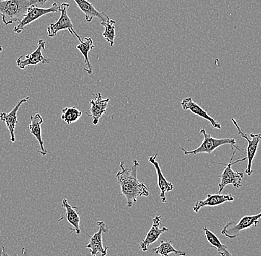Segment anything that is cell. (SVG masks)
I'll use <instances>...</instances> for the list:
<instances>
[{
	"instance_id": "6da1fadb",
	"label": "cell",
	"mask_w": 261,
	"mask_h": 256,
	"mask_svg": "<svg viewBox=\"0 0 261 256\" xmlns=\"http://www.w3.org/2000/svg\"><path fill=\"white\" fill-rule=\"evenodd\" d=\"M140 166L138 160L133 161L132 168L128 169L124 165V161L120 162V170L116 174L117 184L120 186L121 194L126 200L127 206L132 208L139 197H148L149 195L148 187L142 182H139L138 169Z\"/></svg>"
},
{
	"instance_id": "7a4b0ae2",
	"label": "cell",
	"mask_w": 261,
	"mask_h": 256,
	"mask_svg": "<svg viewBox=\"0 0 261 256\" xmlns=\"http://www.w3.org/2000/svg\"><path fill=\"white\" fill-rule=\"evenodd\" d=\"M48 0H0V15L3 24L10 26L22 20L33 6L44 4Z\"/></svg>"
},
{
	"instance_id": "3957f363",
	"label": "cell",
	"mask_w": 261,
	"mask_h": 256,
	"mask_svg": "<svg viewBox=\"0 0 261 256\" xmlns=\"http://www.w3.org/2000/svg\"><path fill=\"white\" fill-rule=\"evenodd\" d=\"M69 6L70 5L67 2H64L60 6H59V11H60L61 14H60V18H59L57 22L48 24V29H47L48 37H55L57 32L63 30H68L70 34L73 36V38H76V40L79 41L80 42H83V40H81L79 34H76V31H75L72 21L68 16L67 11H68Z\"/></svg>"
},
{
	"instance_id": "277c9868",
	"label": "cell",
	"mask_w": 261,
	"mask_h": 256,
	"mask_svg": "<svg viewBox=\"0 0 261 256\" xmlns=\"http://www.w3.org/2000/svg\"><path fill=\"white\" fill-rule=\"evenodd\" d=\"M200 134L203 135L204 138L201 145L193 150V151H187L185 148H182V151L185 155L199 154V153H212L217 148L223 145H231L233 148H237L236 140L234 138H215L207 133L206 130L202 128L200 131Z\"/></svg>"
},
{
	"instance_id": "5b68a950",
	"label": "cell",
	"mask_w": 261,
	"mask_h": 256,
	"mask_svg": "<svg viewBox=\"0 0 261 256\" xmlns=\"http://www.w3.org/2000/svg\"><path fill=\"white\" fill-rule=\"evenodd\" d=\"M234 149V148H231ZM237 151H246L243 148H234V151H233L232 156H231V159H230L229 162L227 165L225 167L224 170L222 173L221 176H220V182L218 184V194L221 193L223 190H224L225 187L228 184H231L233 187H236V189L240 188L242 185V180L244 179V173L238 172V171L233 170L232 169V160L234 158V155Z\"/></svg>"
},
{
	"instance_id": "8992f818",
	"label": "cell",
	"mask_w": 261,
	"mask_h": 256,
	"mask_svg": "<svg viewBox=\"0 0 261 256\" xmlns=\"http://www.w3.org/2000/svg\"><path fill=\"white\" fill-rule=\"evenodd\" d=\"M261 218V213L254 216H245L237 224L229 221L223 226L221 233L228 239H236L240 235L241 231L249 228L256 227Z\"/></svg>"
},
{
	"instance_id": "52a82bcc",
	"label": "cell",
	"mask_w": 261,
	"mask_h": 256,
	"mask_svg": "<svg viewBox=\"0 0 261 256\" xmlns=\"http://www.w3.org/2000/svg\"><path fill=\"white\" fill-rule=\"evenodd\" d=\"M231 121H232L234 126H236L237 130H238L240 136L245 138L246 141H247L248 145L246 149V158L248 160V164L245 173L247 174V176H252L253 173V160H254V157H255L256 153H257V149H258L259 144H260L261 141V133H258V134H254L253 133H251L249 136L252 138V139H249L248 135L240 128L239 125L237 123L236 120L234 118H231Z\"/></svg>"
},
{
	"instance_id": "ba28073f",
	"label": "cell",
	"mask_w": 261,
	"mask_h": 256,
	"mask_svg": "<svg viewBox=\"0 0 261 256\" xmlns=\"http://www.w3.org/2000/svg\"><path fill=\"white\" fill-rule=\"evenodd\" d=\"M57 11H59V6H57L56 3H54L52 6L48 8H40L37 7V6H33L29 8L22 20L14 27V32L16 34H21L23 32L24 27L29 25V24L35 22L36 20L40 19L42 16L46 15V14H52V13H56Z\"/></svg>"
},
{
	"instance_id": "9c48e42d",
	"label": "cell",
	"mask_w": 261,
	"mask_h": 256,
	"mask_svg": "<svg viewBox=\"0 0 261 256\" xmlns=\"http://www.w3.org/2000/svg\"><path fill=\"white\" fill-rule=\"evenodd\" d=\"M45 44L46 42L43 40H41V39L39 40L37 48L30 54L19 57L16 60V65L20 69H25L28 66H30V65H37L40 63L47 64V63H50V60L42 55V51L45 50Z\"/></svg>"
},
{
	"instance_id": "30bf717a",
	"label": "cell",
	"mask_w": 261,
	"mask_h": 256,
	"mask_svg": "<svg viewBox=\"0 0 261 256\" xmlns=\"http://www.w3.org/2000/svg\"><path fill=\"white\" fill-rule=\"evenodd\" d=\"M99 225V231L94 233L92 236H88L90 238L89 244L86 246V248L89 249L91 252V256H97L98 253L100 252L102 256L107 255L108 247H104L102 244V233L108 234V227L104 221H98Z\"/></svg>"
},
{
	"instance_id": "8fae6325",
	"label": "cell",
	"mask_w": 261,
	"mask_h": 256,
	"mask_svg": "<svg viewBox=\"0 0 261 256\" xmlns=\"http://www.w3.org/2000/svg\"><path fill=\"white\" fill-rule=\"evenodd\" d=\"M92 94L95 97V99L94 100L91 99L89 102L90 106H91V108H90L91 113H87L86 112H85V113L89 117H91L92 118L93 124L94 125H97L99 123L101 117L106 113L108 104H109L110 99L109 98L104 99V98H102L101 93H96V94Z\"/></svg>"
},
{
	"instance_id": "7c38bea8",
	"label": "cell",
	"mask_w": 261,
	"mask_h": 256,
	"mask_svg": "<svg viewBox=\"0 0 261 256\" xmlns=\"http://www.w3.org/2000/svg\"><path fill=\"white\" fill-rule=\"evenodd\" d=\"M161 220H162V216H156L153 218V224L151 229L147 233L146 238L144 239H142L141 243L140 244V249L143 252L148 251V247H149V245L156 242L163 233L169 231L167 227L160 228L161 224Z\"/></svg>"
},
{
	"instance_id": "4fadbf2b",
	"label": "cell",
	"mask_w": 261,
	"mask_h": 256,
	"mask_svg": "<svg viewBox=\"0 0 261 256\" xmlns=\"http://www.w3.org/2000/svg\"><path fill=\"white\" fill-rule=\"evenodd\" d=\"M29 97L21 99L15 107L10 112H0V120L6 123V127L9 130L10 136H11V143H15V128L18 122L17 112L20 109L21 106L24 103L29 102Z\"/></svg>"
},
{
	"instance_id": "5bb4252c",
	"label": "cell",
	"mask_w": 261,
	"mask_h": 256,
	"mask_svg": "<svg viewBox=\"0 0 261 256\" xmlns=\"http://www.w3.org/2000/svg\"><path fill=\"white\" fill-rule=\"evenodd\" d=\"M181 106L184 110H189L197 116V117H201V118L205 119V120H208V122H210L212 126L215 129H221V125L219 122H217L215 119L212 118L211 116L208 115V112L203 110L201 107L198 105L197 103H195L192 98L187 97L185 99H182V102H181Z\"/></svg>"
},
{
	"instance_id": "9a60e30c",
	"label": "cell",
	"mask_w": 261,
	"mask_h": 256,
	"mask_svg": "<svg viewBox=\"0 0 261 256\" xmlns=\"http://www.w3.org/2000/svg\"><path fill=\"white\" fill-rule=\"evenodd\" d=\"M156 156H158V153H156L154 156H150L148 161L152 164L154 166L155 169H156V176H158V185L160 190H161L160 198H161L162 203H166L167 200H166V193L172 191L174 190V185L171 182H168L165 176H163L159 164L156 161Z\"/></svg>"
},
{
	"instance_id": "2e32d148",
	"label": "cell",
	"mask_w": 261,
	"mask_h": 256,
	"mask_svg": "<svg viewBox=\"0 0 261 256\" xmlns=\"http://www.w3.org/2000/svg\"><path fill=\"white\" fill-rule=\"evenodd\" d=\"M234 200V197L231 194H215L211 195L208 194L207 198L205 200L197 201L193 207L194 212L198 213L200 209L205 208V207H215L218 205H223L225 202H233Z\"/></svg>"
},
{
	"instance_id": "e0dca14e",
	"label": "cell",
	"mask_w": 261,
	"mask_h": 256,
	"mask_svg": "<svg viewBox=\"0 0 261 256\" xmlns=\"http://www.w3.org/2000/svg\"><path fill=\"white\" fill-rule=\"evenodd\" d=\"M78 7L83 14H85V20L87 22H91L94 18H98L102 22H106L110 18L105 12H99L94 7L92 3L89 0H74Z\"/></svg>"
},
{
	"instance_id": "ac0fdd59",
	"label": "cell",
	"mask_w": 261,
	"mask_h": 256,
	"mask_svg": "<svg viewBox=\"0 0 261 256\" xmlns=\"http://www.w3.org/2000/svg\"><path fill=\"white\" fill-rule=\"evenodd\" d=\"M43 123V119L40 113H36L35 115L31 117V123L29 125V128L30 130L31 133L37 138V141L40 146V151L38 152L42 156H45L47 155L48 151L45 149L44 146V141L42 138V128L41 125Z\"/></svg>"
},
{
	"instance_id": "d6986e66",
	"label": "cell",
	"mask_w": 261,
	"mask_h": 256,
	"mask_svg": "<svg viewBox=\"0 0 261 256\" xmlns=\"http://www.w3.org/2000/svg\"><path fill=\"white\" fill-rule=\"evenodd\" d=\"M62 207L65 209L66 213H65V217L59 219L58 221H60L63 218H66L68 222L72 225L73 228L71 230H72L73 232L76 233V234H80L81 233V227H80L81 218H80L79 214H78L77 211H76V210H78L77 207L71 206L65 198L62 202Z\"/></svg>"
},
{
	"instance_id": "ffe728a7",
	"label": "cell",
	"mask_w": 261,
	"mask_h": 256,
	"mask_svg": "<svg viewBox=\"0 0 261 256\" xmlns=\"http://www.w3.org/2000/svg\"><path fill=\"white\" fill-rule=\"evenodd\" d=\"M203 231L208 242L216 249L217 252L220 256H233L228 250L227 246L223 244L217 237L216 235L214 234L206 226H204Z\"/></svg>"
},
{
	"instance_id": "44dd1931",
	"label": "cell",
	"mask_w": 261,
	"mask_h": 256,
	"mask_svg": "<svg viewBox=\"0 0 261 256\" xmlns=\"http://www.w3.org/2000/svg\"><path fill=\"white\" fill-rule=\"evenodd\" d=\"M94 48H95V46H94L93 40L91 37H86L83 42H80L76 45V49H78L83 54V57H84V63L87 66V68H84V71H86L89 75L92 73V68H91V63L89 62V53Z\"/></svg>"
},
{
	"instance_id": "7402d4cb",
	"label": "cell",
	"mask_w": 261,
	"mask_h": 256,
	"mask_svg": "<svg viewBox=\"0 0 261 256\" xmlns=\"http://www.w3.org/2000/svg\"><path fill=\"white\" fill-rule=\"evenodd\" d=\"M161 244L159 247L152 249L153 252L156 255L161 256H169V254H174L177 256H186L187 253L184 251L177 250L173 247L172 243L171 241H160Z\"/></svg>"
},
{
	"instance_id": "603a6c76",
	"label": "cell",
	"mask_w": 261,
	"mask_h": 256,
	"mask_svg": "<svg viewBox=\"0 0 261 256\" xmlns=\"http://www.w3.org/2000/svg\"><path fill=\"white\" fill-rule=\"evenodd\" d=\"M101 24L105 29L103 34H102L104 39H105L106 42H109L111 47L113 46L116 37L115 21L113 19H109L106 22H101Z\"/></svg>"
},
{
	"instance_id": "cb8c5ba5",
	"label": "cell",
	"mask_w": 261,
	"mask_h": 256,
	"mask_svg": "<svg viewBox=\"0 0 261 256\" xmlns=\"http://www.w3.org/2000/svg\"><path fill=\"white\" fill-rule=\"evenodd\" d=\"M82 117V112L75 107H67L62 110L61 119L68 125L74 123Z\"/></svg>"
},
{
	"instance_id": "d4e9b609",
	"label": "cell",
	"mask_w": 261,
	"mask_h": 256,
	"mask_svg": "<svg viewBox=\"0 0 261 256\" xmlns=\"http://www.w3.org/2000/svg\"><path fill=\"white\" fill-rule=\"evenodd\" d=\"M0 256H9L7 253H6L4 247H2L1 252H0Z\"/></svg>"
},
{
	"instance_id": "484cf974",
	"label": "cell",
	"mask_w": 261,
	"mask_h": 256,
	"mask_svg": "<svg viewBox=\"0 0 261 256\" xmlns=\"http://www.w3.org/2000/svg\"><path fill=\"white\" fill-rule=\"evenodd\" d=\"M3 47L0 46V53H1L2 51H3Z\"/></svg>"
}]
</instances>
